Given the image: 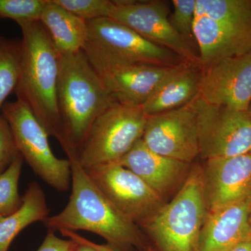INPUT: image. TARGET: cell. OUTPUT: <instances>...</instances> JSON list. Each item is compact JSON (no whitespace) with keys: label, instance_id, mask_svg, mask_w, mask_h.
I'll use <instances>...</instances> for the list:
<instances>
[{"label":"cell","instance_id":"1","mask_svg":"<svg viewBox=\"0 0 251 251\" xmlns=\"http://www.w3.org/2000/svg\"><path fill=\"white\" fill-rule=\"evenodd\" d=\"M72 169V194L64 209L44 221L49 231L85 230L98 234L117 251L148 247L139 226L115 207L92 181L77 159L69 153Z\"/></svg>","mask_w":251,"mask_h":251},{"label":"cell","instance_id":"2","mask_svg":"<svg viewBox=\"0 0 251 251\" xmlns=\"http://www.w3.org/2000/svg\"><path fill=\"white\" fill-rule=\"evenodd\" d=\"M22 31L21 71L16 92L63 150L68 143L58 105L61 55L40 21L18 23Z\"/></svg>","mask_w":251,"mask_h":251},{"label":"cell","instance_id":"3","mask_svg":"<svg viewBox=\"0 0 251 251\" xmlns=\"http://www.w3.org/2000/svg\"><path fill=\"white\" fill-rule=\"evenodd\" d=\"M58 105L68 148L78 152L94 122L117 103L82 51L61 56Z\"/></svg>","mask_w":251,"mask_h":251},{"label":"cell","instance_id":"4","mask_svg":"<svg viewBox=\"0 0 251 251\" xmlns=\"http://www.w3.org/2000/svg\"><path fill=\"white\" fill-rule=\"evenodd\" d=\"M206 213L202 165L193 163L179 191L141 229L158 251H200Z\"/></svg>","mask_w":251,"mask_h":251},{"label":"cell","instance_id":"5","mask_svg":"<svg viewBox=\"0 0 251 251\" xmlns=\"http://www.w3.org/2000/svg\"><path fill=\"white\" fill-rule=\"evenodd\" d=\"M87 25L88 36L82 52L98 73L138 63L176 67L185 62L173 51L111 18L87 21Z\"/></svg>","mask_w":251,"mask_h":251},{"label":"cell","instance_id":"6","mask_svg":"<svg viewBox=\"0 0 251 251\" xmlns=\"http://www.w3.org/2000/svg\"><path fill=\"white\" fill-rule=\"evenodd\" d=\"M148 115L143 106L116 103L94 122L77 157L84 168L117 162L143 138Z\"/></svg>","mask_w":251,"mask_h":251},{"label":"cell","instance_id":"7","mask_svg":"<svg viewBox=\"0 0 251 251\" xmlns=\"http://www.w3.org/2000/svg\"><path fill=\"white\" fill-rule=\"evenodd\" d=\"M1 110L23 159L51 187L61 192L68 191L72 184L70 161L52 152L49 135L29 105L17 98L4 103Z\"/></svg>","mask_w":251,"mask_h":251},{"label":"cell","instance_id":"8","mask_svg":"<svg viewBox=\"0 0 251 251\" xmlns=\"http://www.w3.org/2000/svg\"><path fill=\"white\" fill-rule=\"evenodd\" d=\"M197 115L200 156L204 160L251 152V117L248 112L193 100Z\"/></svg>","mask_w":251,"mask_h":251},{"label":"cell","instance_id":"9","mask_svg":"<svg viewBox=\"0 0 251 251\" xmlns=\"http://www.w3.org/2000/svg\"><path fill=\"white\" fill-rule=\"evenodd\" d=\"M85 169L112 204L140 229L166 204L139 176L117 162Z\"/></svg>","mask_w":251,"mask_h":251},{"label":"cell","instance_id":"10","mask_svg":"<svg viewBox=\"0 0 251 251\" xmlns=\"http://www.w3.org/2000/svg\"><path fill=\"white\" fill-rule=\"evenodd\" d=\"M114 2L109 18L130 28L150 42L173 51L185 62L200 66L198 52L171 25L168 1L117 0Z\"/></svg>","mask_w":251,"mask_h":251},{"label":"cell","instance_id":"11","mask_svg":"<svg viewBox=\"0 0 251 251\" xmlns=\"http://www.w3.org/2000/svg\"><path fill=\"white\" fill-rule=\"evenodd\" d=\"M142 140L158 154L194 163L200 152L193 100L184 106L148 116Z\"/></svg>","mask_w":251,"mask_h":251},{"label":"cell","instance_id":"12","mask_svg":"<svg viewBox=\"0 0 251 251\" xmlns=\"http://www.w3.org/2000/svg\"><path fill=\"white\" fill-rule=\"evenodd\" d=\"M193 34L202 69L251 52V25L196 11Z\"/></svg>","mask_w":251,"mask_h":251},{"label":"cell","instance_id":"13","mask_svg":"<svg viewBox=\"0 0 251 251\" xmlns=\"http://www.w3.org/2000/svg\"><path fill=\"white\" fill-rule=\"evenodd\" d=\"M199 97L212 105L248 112L251 103V52L202 69Z\"/></svg>","mask_w":251,"mask_h":251},{"label":"cell","instance_id":"14","mask_svg":"<svg viewBox=\"0 0 251 251\" xmlns=\"http://www.w3.org/2000/svg\"><path fill=\"white\" fill-rule=\"evenodd\" d=\"M202 170L207 212L251 198V152L206 159Z\"/></svg>","mask_w":251,"mask_h":251},{"label":"cell","instance_id":"15","mask_svg":"<svg viewBox=\"0 0 251 251\" xmlns=\"http://www.w3.org/2000/svg\"><path fill=\"white\" fill-rule=\"evenodd\" d=\"M117 163L139 176L166 202L184 184L193 163L158 154L142 139Z\"/></svg>","mask_w":251,"mask_h":251},{"label":"cell","instance_id":"16","mask_svg":"<svg viewBox=\"0 0 251 251\" xmlns=\"http://www.w3.org/2000/svg\"><path fill=\"white\" fill-rule=\"evenodd\" d=\"M176 67L138 63L97 73L117 103L143 106L160 82Z\"/></svg>","mask_w":251,"mask_h":251},{"label":"cell","instance_id":"17","mask_svg":"<svg viewBox=\"0 0 251 251\" xmlns=\"http://www.w3.org/2000/svg\"><path fill=\"white\" fill-rule=\"evenodd\" d=\"M251 198L206 213L200 238V251H221L251 234Z\"/></svg>","mask_w":251,"mask_h":251},{"label":"cell","instance_id":"18","mask_svg":"<svg viewBox=\"0 0 251 251\" xmlns=\"http://www.w3.org/2000/svg\"><path fill=\"white\" fill-rule=\"evenodd\" d=\"M202 69L184 62L176 66L155 89L143 108L148 116L184 106L199 96Z\"/></svg>","mask_w":251,"mask_h":251},{"label":"cell","instance_id":"19","mask_svg":"<svg viewBox=\"0 0 251 251\" xmlns=\"http://www.w3.org/2000/svg\"><path fill=\"white\" fill-rule=\"evenodd\" d=\"M40 22L61 56L82 51L88 36L87 21L67 11L54 0H47Z\"/></svg>","mask_w":251,"mask_h":251},{"label":"cell","instance_id":"20","mask_svg":"<svg viewBox=\"0 0 251 251\" xmlns=\"http://www.w3.org/2000/svg\"><path fill=\"white\" fill-rule=\"evenodd\" d=\"M45 193L36 182L29 184L23 196V204L18 210L0 216V251H9L20 232L29 225L44 221L49 216Z\"/></svg>","mask_w":251,"mask_h":251},{"label":"cell","instance_id":"21","mask_svg":"<svg viewBox=\"0 0 251 251\" xmlns=\"http://www.w3.org/2000/svg\"><path fill=\"white\" fill-rule=\"evenodd\" d=\"M21 60V42L10 40L0 34V110L4 100L17 87Z\"/></svg>","mask_w":251,"mask_h":251},{"label":"cell","instance_id":"22","mask_svg":"<svg viewBox=\"0 0 251 251\" xmlns=\"http://www.w3.org/2000/svg\"><path fill=\"white\" fill-rule=\"evenodd\" d=\"M24 159L21 153L9 168L0 173V216H9L23 204V196L18 191Z\"/></svg>","mask_w":251,"mask_h":251},{"label":"cell","instance_id":"23","mask_svg":"<svg viewBox=\"0 0 251 251\" xmlns=\"http://www.w3.org/2000/svg\"><path fill=\"white\" fill-rule=\"evenodd\" d=\"M47 0H0V18L17 23L40 21Z\"/></svg>","mask_w":251,"mask_h":251},{"label":"cell","instance_id":"24","mask_svg":"<svg viewBox=\"0 0 251 251\" xmlns=\"http://www.w3.org/2000/svg\"><path fill=\"white\" fill-rule=\"evenodd\" d=\"M54 1L86 21L110 18L115 6L114 1L110 0H54Z\"/></svg>","mask_w":251,"mask_h":251},{"label":"cell","instance_id":"25","mask_svg":"<svg viewBox=\"0 0 251 251\" xmlns=\"http://www.w3.org/2000/svg\"><path fill=\"white\" fill-rule=\"evenodd\" d=\"M172 4L173 12L170 15L172 25L179 35L195 48L196 40L193 34V25L196 16V0H173Z\"/></svg>","mask_w":251,"mask_h":251},{"label":"cell","instance_id":"26","mask_svg":"<svg viewBox=\"0 0 251 251\" xmlns=\"http://www.w3.org/2000/svg\"><path fill=\"white\" fill-rule=\"evenodd\" d=\"M19 154L9 124L0 115V173L6 171Z\"/></svg>","mask_w":251,"mask_h":251},{"label":"cell","instance_id":"27","mask_svg":"<svg viewBox=\"0 0 251 251\" xmlns=\"http://www.w3.org/2000/svg\"><path fill=\"white\" fill-rule=\"evenodd\" d=\"M78 245L72 239H60L54 232L49 231L44 242L36 251H74Z\"/></svg>","mask_w":251,"mask_h":251},{"label":"cell","instance_id":"28","mask_svg":"<svg viewBox=\"0 0 251 251\" xmlns=\"http://www.w3.org/2000/svg\"><path fill=\"white\" fill-rule=\"evenodd\" d=\"M64 237L69 238L74 242L77 243V244H84L90 246V247H93L94 249H97L99 251H117L112 249V248L108 247L107 244H98L96 243L91 242L88 239L82 237V236L79 235L76 232L74 231L67 230V229H62L59 231ZM144 251H158L156 249L150 246H148V247L145 249Z\"/></svg>","mask_w":251,"mask_h":251},{"label":"cell","instance_id":"29","mask_svg":"<svg viewBox=\"0 0 251 251\" xmlns=\"http://www.w3.org/2000/svg\"><path fill=\"white\" fill-rule=\"evenodd\" d=\"M227 251H251V234L229 247Z\"/></svg>","mask_w":251,"mask_h":251},{"label":"cell","instance_id":"30","mask_svg":"<svg viewBox=\"0 0 251 251\" xmlns=\"http://www.w3.org/2000/svg\"><path fill=\"white\" fill-rule=\"evenodd\" d=\"M74 251H99L97 249H94L93 247H90L87 244H78L76 249Z\"/></svg>","mask_w":251,"mask_h":251},{"label":"cell","instance_id":"31","mask_svg":"<svg viewBox=\"0 0 251 251\" xmlns=\"http://www.w3.org/2000/svg\"><path fill=\"white\" fill-rule=\"evenodd\" d=\"M249 227H250L251 233V206L250 211H249Z\"/></svg>","mask_w":251,"mask_h":251},{"label":"cell","instance_id":"32","mask_svg":"<svg viewBox=\"0 0 251 251\" xmlns=\"http://www.w3.org/2000/svg\"><path fill=\"white\" fill-rule=\"evenodd\" d=\"M248 113L249 114V115H250L251 117V103L250 104V105H249V110H248Z\"/></svg>","mask_w":251,"mask_h":251},{"label":"cell","instance_id":"33","mask_svg":"<svg viewBox=\"0 0 251 251\" xmlns=\"http://www.w3.org/2000/svg\"><path fill=\"white\" fill-rule=\"evenodd\" d=\"M227 250H228V249H226V250L221 251H227Z\"/></svg>","mask_w":251,"mask_h":251}]
</instances>
